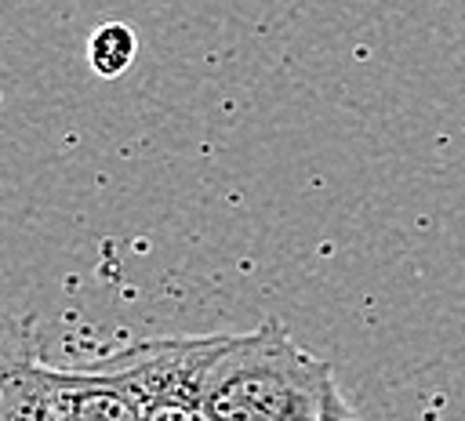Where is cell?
Returning a JSON list of instances; mask_svg holds the SVG:
<instances>
[{"mask_svg":"<svg viewBox=\"0 0 465 421\" xmlns=\"http://www.w3.org/2000/svg\"><path fill=\"white\" fill-rule=\"evenodd\" d=\"M225 334L153 338L113 352L138 417H203V381Z\"/></svg>","mask_w":465,"mask_h":421,"instance_id":"3","label":"cell"},{"mask_svg":"<svg viewBox=\"0 0 465 421\" xmlns=\"http://www.w3.org/2000/svg\"><path fill=\"white\" fill-rule=\"evenodd\" d=\"M0 417L131 421L138 410L113 356L91 367H54L40 356V334L33 319L0 308Z\"/></svg>","mask_w":465,"mask_h":421,"instance_id":"2","label":"cell"},{"mask_svg":"<svg viewBox=\"0 0 465 421\" xmlns=\"http://www.w3.org/2000/svg\"><path fill=\"white\" fill-rule=\"evenodd\" d=\"M203 417L236 421H331L352 417L338 377L327 359L302 348L291 330L265 319L254 330L225 334L207 381H203Z\"/></svg>","mask_w":465,"mask_h":421,"instance_id":"1","label":"cell"},{"mask_svg":"<svg viewBox=\"0 0 465 421\" xmlns=\"http://www.w3.org/2000/svg\"><path fill=\"white\" fill-rule=\"evenodd\" d=\"M138 58V36L127 22H102L87 36V65L98 80L124 76Z\"/></svg>","mask_w":465,"mask_h":421,"instance_id":"4","label":"cell"}]
</instances>
